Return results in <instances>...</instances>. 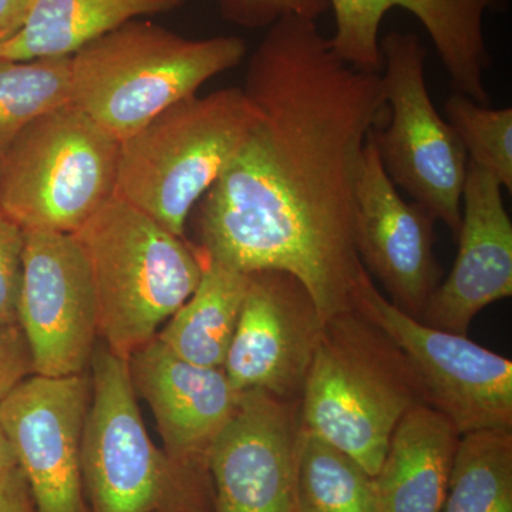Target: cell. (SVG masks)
<instances>
[{"label":"cell","instance_id":"obj_1","mask_svg":"<svg viewBox=\"0 0 512 512\" xmlns=\"http://www.w3.org/2000/svg\"><path fill=\"white\" fill-rule=\"evenodd\" d=\"M242 90L258 121L202 197L198 248L242 274L295 276L322 322L355 309L366 271L357 168L386 117L382 73L343 62L316 20L285 16L259 43Z\"/></svg>","mask_w":512,"mask_h":512},{"label":"cell","instance_id":"obj_2","mask_svg":"<svg viewBox=\"0 0 512 512\" xmlns=\"http://www.w3.org/2000/svg\"><path fill=\"white\" fill-rule=\"evenodd\" d=\"M423 402L406 355L356 309L325 320L299 399L303 429L375 477L397 423Z\"/></svg>","mask_w":512,"mask_h":512},{"label":"cell","instance_id":"obj_3","mask_svg":"<svg viewBox=\"0 0 512 512\" xmlns=\"http://www.w3.org/2000/svg\"><path fill=\"white\" fill-rule=\"evenodd\" d=\"M245 55L241 37L187 39L130 20L74 53L72 103L121 144Z\"/></svg>","mask_w":512,"mask_h":512},{"label":"cell","instance_id":"obj_4","mask_svg":"<svg viewBox=\"0 0 512 512\" xmlns=\"http://www.w3.org/2000/svg\"><path fill=\"white\" fill-rule=\"evenodd\" d=\"M73 235L92 271L99 336L128 360L197 289L204 255L116 195Z\"/></svg>","mask_w":512,"mask_h":512},{"label":"cell","instance_id":"obj_5","mask_svg":"<svg viewBox=\"0 0 512 512\" xmlns=\"http://www.w3.org/2000/svg\"><path fill=\"white\" fill-rule=\"evenodd\" d=\"M242 87L188 97L120 144L116 190L177 237L258 121Z\"/></svg>","mask_w":512,"mask_h":512},{"label":"cell","instance_id":"obj_6","mask_svg":"<svg viewBox=\"0 0 512 512\" xmlns=\"http://www.w3.org/2000/svg\"><path fill=\"white\" fill-rule=\"evenodd\" d=\"M119 154L73 103L50 111L0 156V211L25 231L74 234L113 197Z\"/></svg>","mask_w":512,"mask_h":512},{"label":"cell","instance_id":"obj_7","mask_svg":"<svg viewBox=\"0 0 512 512\" xmlns=\"http://www.w3.org/2000/svg\"><path fill=\"white\" fill-rule=\"evenodd\" d=\"M382 83L389 121L373 128L384 171L457 237L468 157L440 116L426 82V49L414 33L390 32L380 40Z\"/></svg>","mask_w":512,"mask_h":512},{"label":"cell","instance_id":"obj_8","mask_svg":"<svg viewBox=\"0 0 512 512\" xmlns=\"http://www.w3.org/2000/svg\"><path fill=\"white\" fill-rule=\"evenodd\" d=\"M82 473L90 512H157L208 470L175 466L148 436L128 360L94 348Z\"/></svg>","mask_w":512,"mask_h":512},{"label":"cell","instance_id":"obj_9","mask_svg":"<svg viewBox=\"0 0 512 512\" xmlns=\"http://www.w3.org/2000/svg\"><path fill=\"white\" fill-rule=\"evenodd\" d=\"M353 308L402 350L419 380L423 402L443 414L460 436L512 431V362L467 335L426 325L400 311L363 272Z\"/></svg>","mask_w":512,"mask_h":512},{"label":"cell","instance_id":"obj_10","mask_svg":"<svg viewBox=\"0 0 512 512\" xmlns=\"http://www.w3.org/2000/svg\"><path fill=\"white\" fill-rule=\"evenodd\" d=\"M18 325L33 375L86 373L99 336V306L89 262L73 234L25 231Z\"/></svg>","mask_w":512,"mask_h":512},{"label":"cell","instance_id":"obj_11","mask_svg":"<svg viewBox=\"0 0 512 512\" xmlns=\"http://www.w3.org/2000/svg\"><path fill=\"white\" fill-rule=\"evenodd\" d=\"M92 382L82 375H30L0 402V424L37 512H90L82 440Z\"/></svg>","mask_w":512,"mask_h":512},{"label":"cell","instance_id":"obj_12","mask_svg":"<svg viewBox=\"0 0 512 512\" xmlns=\"http://www.w3.org/2000/svg\"><path fill=\"white\" fill-rule=\"evenodd\" d=\"M322 325L311 295L295 276L249 274L222 369L239 392L262 390L299 402Z\"/></svg>","mask_w":512,"mask_h":512},{"label":"cell","instance_id":"obj_13","mask_svg":"<svg viewBox=\"0 0 512 512\" xmlns=\"http://www.w3.org/2000/svg\"><path fill=\"white\" fill-rule=\"evenodd\" d=\"M299 402L242 393L207 456L214 512H295Z\"/></svg>","mask_w":512,"mask_h":512},{"label":"cell","instance_id":"obj_14","mask_svg":"<svg viewBox=\"0 0 512 512\" xmlns=\"http://www.w3.org/2000/svg\"><path fill=\"white\" fill-rule=\"evenodd\" d=\"M434 222L430 212L397 191L369 134L356 177L357 255L367 274L389 293V301L419 320L439 286Z\"/></svg>","mask_w":512,"mask_h":512},{"label":"cell","instance_id":"obj_15","mask_svg":"<svg viewBox=\"0 0 512 512\" xmlns=\"http://www.w3.org/2000/svg\"><path fill=\"white\" fill-rule=\"evenodd\" d=\"M335 15V33L329 37L336 55L369 73H382L380 26L386 13L403 9L419 19L431 37L450 77L454 92L487 106L485 73L490 50L484 36L488 10H503L507 0H328Z\"/></svg>","mask_w":512,"mask_h":512},{"label":"cell","instance_id":"obj_16","mask_svg":"<svg viewBox=\"0 0 512 512\" xmlns=\"http://www.w3.org/2000/svg\"><path fill=\"white\" fill-rule=\"evenodd\" d=\"M456 238L453 269L431 295L420 320L467 335L478 313L512 296V224L503 187L470 161Z\"/></svg>","mask_w":512,"mask_h":512},{"label":"cell","instance_id":"obj_17","mask_svg":"<svg viewBox=\"0 0 512 512\" xmlns=\"http://www.w3.org/2000/svg\"><path fill=\"white\" fill-rule=\"evenodd\" d=\"M134 390L150 406L165 454L184 470H207L208 451L237 410L242 393L222 367L194 365L157 338L128 359Z\"/></svg>","mask_w":512,"mask_h":512},{"label":"cell","instance_id":"obj_18","mask_svg":"<svg viewBox=\"0 0 512 512\" xmlns=\"http://www.w3.org/2000/svg\"><path fill=\"white\" fill-rule=\"evenodd\" d=\"M460 437L427 404L404 414L373 477L379 512H441Z\"/></svg>","mask_w":512,"mask_h":512},{"label":"cell","instance_id":"obj_19","mask_svg":"<svg viewBox=\"0 0 512 512\" xmlns=\"http://www.w3.org/2000/svg\"><path fill=\"white\" fill-rule=\"evenodd\" d=\"M184 0H33L23 28L0 45V59L73 56L130 20L181 8Z\"/></svg>","mask_w":512,"mask_h":512},{"label":"cell","instance_id":"obj_20","mask_svg":"<svg viewBox=\"0 0 512 512\" xmlns=\"http://www.w3.org/2000/svg\"><path fill=\"white\" fill-rule=\"evenodd\" d=\"M248 281L249 275L204 255L200 284L156 338L174 355L194 365L224 366Z\"/></svg>","mask_w":512,"mask_h":512},{"label":"cell","instance_id":"obj_21","mask_svg":"<svg viewBox=\"0 0 512 512\" xmlns=\"http://www.w3.org/2000/svg\"><path fill=\"white\" fill-rule=\"evenodd\" d=\"M293 500L295 512H379L375 478L355 458L302 424Z\"/></svg>","mask_w":512,"mask_h":512},{"label":"cell","instance_id":"obj_22","mask_svg":"<svg viewBox=\"0 0 512 512\" xmlns=\"http://www.w3.org/2000/svg\"><path fill=\"white\" fill-rule=\"evenodd\" d=\"M441 512H512V431L460 437Z\"/></svg>","mask_w":512,"mask_h":512},{"label":"cell","instance_id":"obj_23","mask_svg":"<svg viewBox=\"0 0 512 512\" xmlns=\"http://www.w3.org/2000/svg\"><path fill=\"white\" fill-rule=\"evenodd\" d=\"M72 56L0 59V156L33 121L72 103Z\"/></svg>","mask_w":512,"mask_h":512},{"label":"cell","instance_id":"obj_24","mask_svg":"<svg viewBox=\"0 0 512 512\" xmlns=\"http://www.w3.org/2000/svg\"><path fill=\"white\" fill-rule=\"evenodd\" d=\"M446 120L466 150L468 161L512 191V109H490L454 92L444 104Z\"/></svg>","mask_w":512,"mask_h":512},{"label":"cell","instance_id":"obj_25","mask_svg":"<svg viewBox=\"0 0 512 512\" xmlns=\"http://www.w3.org/2000/svg\"><path fill=\"white\" fill-rule=\"evenodd\" d=\"M25 231L0 211V326L18 325Z\"/></svg>","mask_w":512,"mask_h":512},{"label":"cell","instance_id":"obj_26","mask_svg":"<svg viewBox=\"0 0 512 512\" xmlns=\"http://www.w3.org/2000/svg\"><path fill=\"white\" fill-rule=\"evenodd\" d=\"M221 12L231 22L265 28L285 16L318 20L328 12V0H220Z\"/></svg>","mask_w":512,"mask_h":512},{"label":"cell","instance_id":"obj_27","mask_svg":"<svg viewBox=\"0 0 512 512\" xmlns=\"http://www.w3.org/2000/svg\"><path fill=\"white\" fill-rule=\"evenodd\" d=\"M30 375L32 359L22 329L0 326V402Z\"/></svg>","mask_w":512,"mask_h":512},{"label":"cell","instance_id":"obj_28","mask_svg":"<svg viewBox=\"0 0 512 512\" xmlns=\"http://www.w3.org/2000/svg\"><path fill=\"white\" fill-rule=\"evenodd\" d=\"M0 512H37L28 481L18 466L0 473Z\"/></svg>","mask_w":512,"mask_h":512},{"label":"cell","instance_id":"obj_29","mask_svg":"<svg viewBox=\"0 0 512 512\" xmlns=\"http://www.w3.org/2000/svg\"><path fill=\"white\" fill-rule=\"evenodd\" d=\"M157 512H214L210 477L191 484Z\"/></svg>","mask_w":512,"mask_h":512},{"label":"cell","instance_id":"obj_30","mask_svg":"<svg viewBox=\"0 0 512 512\" xmlns=\"http://www.w3.org/2000/svg\"><path fill=\"white\" fill-rule=\"evenodd\" d=\"M32 5L33 0H0V45L23 28Z\"/></svg>","mask_w":512,"mask_h":512},{"label":"cell","instance_id":"obj_31","mask_svg":"<svg viewBox=\"0 0 512 512\" xmlns=\"http://www.w3.org/2000/svg\"><path fill=\"white\" fill-rule=\"evenodd\" d=\"M15 466H18L15 453H13L8 437H6L2 424H0V473Z\"/></svg>","mask_w":512,"mask_h":512}]
</instances>
